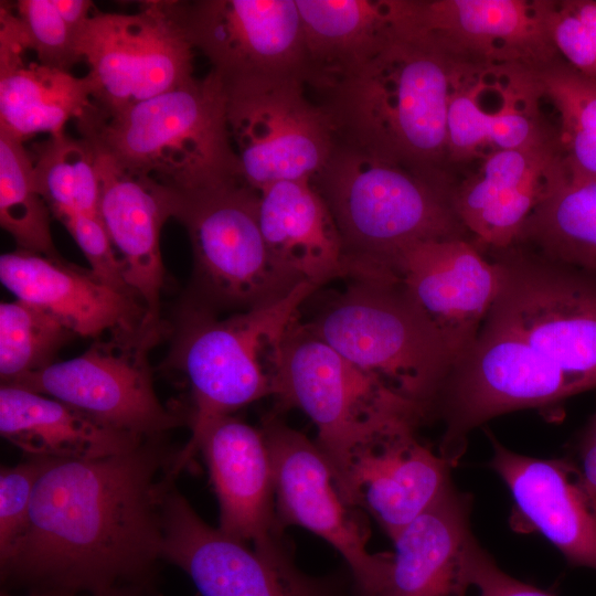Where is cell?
Masks as SVG:
<instances>
[{
    "mask_svg": "<svg viewBox=\"0 0 596 596\" xmlns=\"http://www.w3.org/2000/svg\"><path fill=\"white\" fill-rule=\"evenodd\" d=\"M305 85L300 75L276 74L224 86L241 175L258 192L281 181L313 180L334 150L332 120L306 97Z\"/></svg>",
    "mask_w": 596,
    "mask_h": 596,
    "instance_id": "30bf717a",
    "label": "cell"
},
{
    "mask_svg": "<svg viewBox=\"0 0 596 596\" xmlns=\"http://www.w3.org/2000/svg\"><path fill=\"white\" fill-rule=\"evenodd\" d=\"M177 454L161 437L97 459H52L24 530L0 557L1 583L67 596H159L162 507Z\"/></svg>",
    "mask_w": 596,
    "mask_h": 596,
    "instance_id": "6da1fadb",
    "label": "cell"
},
{
    "mask_svg": "<svg viewBox=\"0 0 596 596\" xmlns=\"http://www.w3.org/2000/svg\"><path fill=\"white\" fill-rule=\"evenodd\" d=\"M12 7L25 46L38 62L70 72L82 61L78 36L63 20L53 0H19Z\"/></svg>",
    "mask_w": 596,
    "mask_h": 596,
    "instance_id": "e575fe53",
    "label": "cell"
},
{
    "mask_svg": "<svg viewBox=\"0 0 596 596\" xmlns=\"http://www.w3.org/2000/svg\"><path fill=\"white\" fill-rule=\"evenodd\" d=\"M305 81L328 91L369 61L403 28L405 0H296Z\"/></svg>",
    "mask_w": 596,
    "mask_h": 596,
    "instance_id": "4316f807",
    "label": "cell"
},
{
    "mask_svg": "<svg viewBox=\"0 0 596 596\" xmlns=\"http://www.w3.org/2000/svg\"><path fill=\"white\" fill-rule=\"evenodd\" d=\"M258 202L259 192L243 179L175 191L173 217L183 224L191 242L201 296L196 305L241 312L275 302L301 284L270 257Z\"/></svg>",
    "mask_w": 596,
    "mask_h": 596,
    "instance_id": "9c48e42d",
    "label": "cell"
},
{
    "mask_svg": "<svg viewBox=\"0 0 596 596\" xmlns=\"http://www.w3.org/2000/svg\"><path fill=\"white\" fill-rule=\"evenodd\" d=\"M52 458L31 456L0 470V557L24 530L38 480Z\"/></svg>",
    "mask_w": 596,
    "mask_h": 596,
    "instance_id": "8d00e7d4",
    "label": "cell"
},
{
    "mask_svg": "<svg viewBox=\"0 0 596 596\" xmlns=\"http://www.w3.org/2000/svg\"><path fill=\"white\" fill-rule=\"evenodd\" d=\"M546 24L561 57L596 79V1L547 0Z\"/></svg>",
    "mask_w": 596,
    "mask_h": 596,
    "instance_id": "d590c367",
    "label": "cell"
},
{
    "mask_svg": "<svg viewBox=\"0 0 596 596\" xmlns=\"http://www.w3.org/2000/svg\"><path fill=\"white\" fill-rule=\"evenodd\" d=\"M467 79L407 17L375 55L327 92L337 141L454 184L447 116Z\"/></svg>",
    "mask_w": 596,
    "mask_h": 596,
    "instance_id": "7a4b0ae2",
    "label": "cell"
},
{
    "mask_svg": "<svg viewBox=\"0 0 596 596\" xmlns=\"http://www.w3.org/2000/svg\"><path fill=\"white\" fill-rule=\"evenodd\" d=\"M53 2L63 20L78 36L85 22L92 15L93 2L88 0H53Z\"/></svg>",
    "mask_w": 596,
    "mask_h": 596,
    "instance_id": "60d3db41",
    "label": "cell"
},
{
    "mask_svg": "<svg viewBox=\"0 0 596 596\" xmlns=\"http://www.w3.org/2000/svg\"><path fill=\"white\" fill-rule=\"evenodd\" d=\"M28 52L11 3L0 4V130L24 141L46 132L64 131L93 105L87 75L26 62Z\"/></svg>",
    "mask_w": 596,
    "mask_h": 596,
    "instance_id": "484cf974",
    "label": "cell"
},
{
    "mask_svg": "<svg viewBox=\"0 0 596 596\" xmlns=\"http://www.w3.org/2000/svg\"><path fill=\"white\" fill-rule=\"evenodd\" d=\"M547 0H407L413 28L467 79L508 77L562 58Z\"/></svg>",
    "mask_w": 596,
    "mask_h": 596,
    "instance_id": "4fadbf2b",
    "label": "cell"
},
{
    "mask_svg": "<svg viewBox=\"0 0 596 596\" xmlns=\"http://www.w3.org/2000/svg\"><path fill=\"white\" fill-rule=\"evenodd\" d=\"M33 181L58 219L66 214L99 216V179L94 147L65 131L50 135L33 152Z\"/></svg>",
    "mask_w": 596,
    "mask_h": 596,
    "instance_id": "4dcf8cb0",
    "label": "cell"
},
{
    "mask_svg": "<svg viewBox=\"0 0 596 596\" xmlns=\"http://www.w3.org/2000/svg\"><path fill=\"white\" fill-rule=\"evenodd\" d=\"M260 430L270 457L280 530L297 525L328 542L345 561L355 595L375 596L391 554L368 550V529L340 496L317 443L277 415L265 417Z\"/></svg>",
    "mask_w": 596,
    "mask_h": 596,
    "instance_id": "9a60e30c",
    "label": "cell"
},
{
    "mask_svg": "<svg viewBox=\"0 0 596 596\" xmlns=\"http://www.w3.org/2000/svg\"><path fill=\"white\" fill-rule=\"evenodd\" d=\"M319 287L301 283L269 305L220 319L200 305L180 320L170 363L190 389L192 434L178 450L177 477L198 454L206 427L249 403L276 395V364L283 337Z\"/></svg>",
    "mask_w": 596,
    "mask_h": 596,
    "instance_id": "5b68a950",
    "label": "cell"
},
{
    "mask_svg": "<svg viewBox=\"0 0 596 596\" xmlns=\"http://www.w3.org/2000/svg\"><path fill=\"white\" fill-rule=\"evenodd\" d=\"M393 273L441 334L455 363L476 341L496 301L498 264L471 238H441L409 246Z\"/></svg>",
    "mask_w": 596,
    "mask_h": 596,
    "instance_id": "e0dca14e",
    "label": "cell"
},
{
    "mask_svg": "<svg viewBox=\"0 0 596 596\" xmlns=\"http://www.w3.org/2000/svg\"><path fill=\"white\" fill-rule=\"evenodd\" d=\"M258 216L270 257L295 281L322 288L352 277L336 221L312 180L281 181L262 190Z\"/></svg>",
    "mask_w": 596,
    "mask_h": 596,
    "instance_id": "cb8c5ba5",
    "label": "cell"
},
{
    "mask_svg": "<svg viewBox=\"0 0 596 596\" xmlns=\"http://www.w3.org/2000/svg\"><path fill=\"white\" fill-rule=\"evenodd\" d=\"M416 429L401 426L360 446L339 487L343 501L366 511L391 540L454 487L453 466Z\"/></svg>",
    "mask_w": 596,
    "mask_h": 596,
    "instance_id": "ac0fdd59",
    "label": "cell"
},
{
    "mask_svg": "<svg viewBox=\"0 0 596 596\" xmlns=\"http://www.w3.org/2000/svg\"><path fill=\"white\" fill-rule=\"evenodd\" d=\"M0 596H14V595H11L10 593H8V590H2ZM25 596H67V595H62V594H56V593L31 592V593H28Z\"/></svg>",
    "mask_w": 596,
    "mask_h": 596,
    "instance_id": "b9f144b4",
    "label": "cell"
},
{
    "mask_svg": "<svg viewBox=\"0 0 596 596\" xmlns=\"http://www.w3.org/2000/svg\"><path fill=\"white\" fill-rule=\"evenodd\" d=\"M75 336L49 312L15 299L0 305L1 385L55 363L58 351Z\"/></svg>",
    "mask_w": 596,
    "mask_h": 596,
    "instance_id": "836d02e7",
    "label": "cell"
},
{
    "mask_svg": "<svg viewBox=\"0 0 596 596\" xmlns=\"http://www.w3.org/2000/svg\"><path fill=\"white\" fill-rule=\"evenodd\" d=\"M581 482L596 508V413L585 426L573 461Z\"/></svg>",
    "mask_w": 596,
    "mask_h": 596,
    "instance_id": "ab89813d",
    "label": "cell"
},
{
    "mask_svg": "<svg viewBox=\"0 0 596 596\" xmlns=\"http://www.w3.org/2000/svg\"><path fill=\"white\" fill-rule=\"evenodd\" d=\"M93 596H131V595L121 594V593H108V594L93 595Z\"/></svg>",
    "mask_w": 596,
    "mask_h": 596,
    "instance_id": "7bdbcfd3",
    "label": "cell"
},
{
    "mask_svg": "<svg viewBox=\"0 0 596 596\" xmlns=\"http://www.w3.org/2000/svg\"><path fill=\"white\" fill-rule=\"evenodd\" d=\"M93 147L99 179V217L120 255L129 288L146 309V329L160 333L164 283L160 232L164 222L173 217L175 191L126 169Z\"/></svg>",
    "mask_w": 596,
    "mask_h": 596,
    "instance_id": "ffe728a7",
    "label": "cell"
},
{
    "mask_svg": "<svg viewBox=\"0 0 596 596\" xmlns=\"http://www.w3.org/2000/svg\"><path fill=\"white\" fill-rule=\"evenodd\" d=\"M219 509V529L255 549L284 544L275 509L274 478L260 428L226 415L210 424L198 443Z\"/></svg>",
    "mask_w": 596,
    "mask_h": 596,
    "instance_id": "603a6c76",
    "label": "cell"
},
{
    "mask_svg": "<svg viewBox=\"0 0 596 596\" xmlns=\"http://www.w3.org/2000/svg\"><path fill=\"white\" fill-rule=\"evenodd\" d=\"M162 3L192 46L207 57L211 71L224 86L276 74L300 75L305 79L304 40L296 0H163Z\"/></svg>",
    "mask_w": 596,
    "mask_h": 596,
    "instance_id": "2e32d148",
    "label": "cell"
},
{
    "mask_svg": "<svg viewBox=\"0 0 596 596\" xmlns=\"http://www.w3.org/2000/svg\"><path fill=\"white\" fill-rule=\"evenodd\" d=\"M481 159L476 173L455 184L451 202L472 242L487 253L517 243L563 156L556 138L526 149L493 150Z\"/></svg>",
    "mask_w": 596,
    "mask_h": 596,
    "instance_id": "44dd1931",
    "label": "cell"
},
{
    "mask_svg": "<svg viewBox=\"0 0 596 596\" xmlns=\"http://www.w3.org/2000/svg\"><path fill=\"white\" fill-rule=\"evenodd\" d=\"M77 49L88 65L93 102L106 114L177 88L193 78V46L162 0L143 1L135 13H93Z\"/></svg>",
    "mask_w": 596,
    "mask_h": 596,
    "instance_id": "7c38bea8",
    "label": "cell"
},
{
    "mask_svg": "<svg viewBox=\"0 0 596 596\" xmlns=\"http://www.w3.org/2000/svg\"><path fill=\"white\" fill-rule=\"evenodd\" d=\"M51 210L33 181V160L23 141L0 130V224L19 249L62 258L51 234Z\"/></svg>",
    "mask_w": 596,
    "mask_h": 596,
    "instance_id": "d6a6232c",
    "label": "cell"
},
{
    "mask_svg": "<svg viewBox=\"0 0 596 596\" xmlns=\"http://www.w3.org/2000/svg\"><path fill=\"white\" fill-rule=\"evenodd\" d=\"M321 289V288H320ZM307 328L428 419L454 364L441 334L400 279L351 278L322 295Z\"/></svg>",
    "mask_w": 596,
    "mask_h": 596,
    "instance_id": "8992f818",
    "label": "cell"
},
{
    "mask_svg": "<svg viewBox=\"0 0 596 596\" xmlns=\"http://www.w3.org/2000/svg\"><path fill=\"white\" fill-rule=\"evenodd\" d=\"M481 79L457 88L450 98L447 116L448 156L453 164L482 158L485 147L492 150L526 149L556 139V130L546 128L539 117L542 99L531 73L505 78L500 87L501 104L493 110L482 108Z\"/></svg>",
    "mask_w": 596,
    "mask_h": 596,
    "instance_id": "f1b7e54d",
    "label": "cell"
},
{
    "mask_svg": "<svg viewBox=\"0 0 596 596\" xmlns=\"http://www.w3.org/2000/svg\"><path fill=\"white\" fill-rule=\"evenodd\" d=\"M488 435L490 466L513 500V528L539 532L571 565L596 571V508L574 462L524 456Z\"/></svg>",
    "mask_w": 596,
    "mask_h": 596,
    "instance_id": "d6986e66",
    "label": "cell"
},
{
    "mask_svg": "<svg viewBox=\"0 0 596 596\" xmlns=\"http://www.w3.org/2000/svg\"><path fill=\"white\" fill-rule=\"evenodd\" d=\"M75 124L81 137L126 169L179 192L243 179L225 87L212 71L116 114L93 102Z\"/></svg>",
    "mask_w": 596,
    "mask_h": 596,
    "instance_id": "277c9868",
    "label": "cell"
},
{
    "mask_svg": "<svg viewBox=\"0 0 596 596\" xmlns=\"http://www.w3.org/2000/svg\"><path fill=\"white\" fill-rule=\"evenodd\" d=\"M312 182L336 221L351 278L395 279L393 265L409 246L471 238L454 210V185L351 146L337 141Z\"/></svg>",
    "mask_w": 596,
    "mask_h": 596,
    "instance_id": "3957f363",
    "label": "cell"
},
{
    "mask_svg": "<svg viewBox=\"0 0 596 596\" xmlns=\"http://www.w3.org/2000/svg\"><path fill=\"white\" fill-rule=\"evenodd\" d=\"M514 245L596 277V177L563 157L547 195Z\"/></svg>",
    "mask_w": 596,
    "mask_h": 596,
    "instance_id": "f546056e",
    "label": "cell"
},
{
    "mask_svg": "<svg viewBox=\"0 0 596 596\" xmlns=\"http://www.w3.org/2000/svg\"><path fill=\"white\" fill-rule=\"evenodd\" d=\"M464 585L461 596H554L505 573L478 542L468 553Z\"/></svg>",
    "mask_w": 596,
    "mask_h": 596,
    "instance_id": "f35d334b",
    "label": "cell"
},
{
    "mask_svg": "<svg viewBox=\"0 0 596 596\" xmlns=\"http://www.w3.org/2000/svg\"><path fill=\"white\" fill-rule=\"evenodd\" d=\"M531 76L541 98L558 116L556 138L563 157L574 169L596 177V79L563 58Z\"/></svg>",
    "mask_w": 596,
    "mask_h": 596,
    "instance_id": "1f68e13d",
    "label": "cell"
},
{
    "mask_svg": "<svg viewBox=\"0 0 596 596\" xmlns=\"http://www.w3.org/2000/svg\"><path fill=\"white\" fill-rule=\"evenodd\" d=\"M0 434L30 456L62 460L113 456L146 439L110 428L53 397L10 385L0 389Z\"/></svg>",
    "mask_w": 596,
    "mask_h": 596,
    "instance_id": "83f0119b",
    "label": "cell"
},
{
    "mask_svg": "<svg viewBox=\"0 0 596 596\" xmlns=\"http://www.w3.org/2000/svg\"><path fill=\"white\" fill-rule=\"evenodd\" d=\"M0 279L17 299L49 312L76 337L153 332L146 329L147 315L139 300L63 258L18 248L1 255Z\"/></svg>",
    "mask_w": 596,
    "mask_h": 596,
    "instance_id": "7402d4cb",
    "label": "cell"
},
{
    "mask_svg": "<svg viewBox=\"0 0 596 596\" xmlns=\"http://www.w3.org/2000/svg\"><path fill=\"white\" fill-rule=\"evenodd\" d=\"M161 554L202 596H347L334 578L302 572L285 544L255 549L209 525L174 483L163 500Z\"/></svg>",
    "mask_w": 596,
    "mask_h": 596,
    "instance_id": "5bb4252c",
    "label": "cell"
},
{
    "mask_svg": "<svg viewBox=\"0 0 596 596\" xmlns=\"http://www.w3.org/2000/svg\"><path fill=\"white\" fill-rule=\"evenodd\" d=\"M158 333L110 334L83 354L7 384L66 403L93 419L141 438H161L184 419L159 400L147 359Z\"/></svg>",
    "mask_w": 596,
    "mask_h": 596,
    "instance_id": "8fae6325",
    "label": "cell"
},
{
    "mask_svg": "<svg viewBox=\"0 0 596 596\" xmlns=\"http://www.w3.org/2000/svg\"><path fill=\"white\" fill-rule=\"evenodd\" d=\"M57 220L63 223L79 246L95 276L115 290L138 300L126 281L124 264L100 217L86 214H66Z\"/></svg>",
    "mask_w": 596,
    "mask_h": 596,
    "instance_id": "74e56055",
    "label": "cell"
},
{
    "mask_svg": "<svg viewBox=\"0 0 596 596\" xmlns=\"http://www.w3.org/2000/svg\"><path fill=\"white\" fill-rule=\"evenodd\" d=\"M486 254L501 276L486 319L520 337L576 394L596 387V277L520 245Z\"/></svg>",
    "mask_w": 596,
    "mask_h": 596,
    "instance_id": "ba28073f",
    "label": "cell"
},
{
    "mask_svg": "<svg viewBox=\"0 0 596 596\" xmlns=\"http://www.w3.org/2000/svg\"><path fill=\"white\" fill-rule=\"evenodd\" d=\"M301 311V310H300ZM285 408L302 411L317 427L315 440L336 485L353 453L396 427H418L423 413L312 333L300 318L283 337L276 364V395Z\"/></svg>",
    "mask_w": 596,
    "mask_h": 596,
    "instance_id": "52a82bcc",
    "label": "cell"
},
{
    "mask_svg": "<svg viewBox=\"0 0 596 596\" xmlns=\"http://www.w3.org/2000/svg\"><path fill=\"white\" fill-rule=\"evenodd\" d=\"M471 498L455 486L393 539L394 552L375 596H461L464 568L477 542Z\"/></svg>",
    "mask_w": 596,
    "mask_h": 596,
    "instance_id": "d4e9b609",
    "label": "cell"
}]
</instances>
